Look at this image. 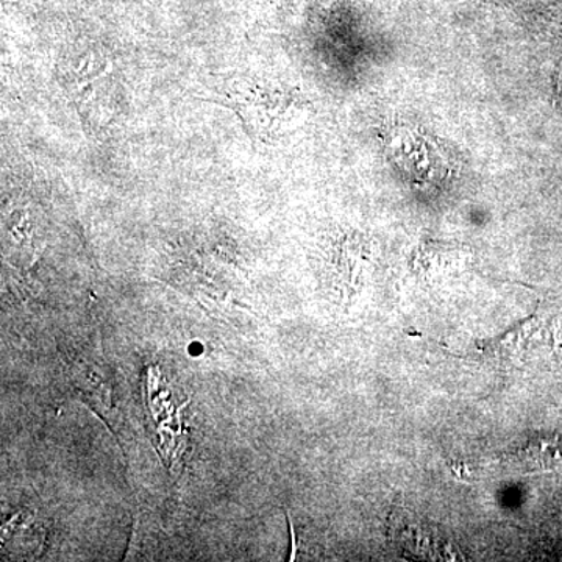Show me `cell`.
I'll list each match as a JSON object with an SVG mask.
<instances>
[{"label": "cell", "mask_w": 562, "mask_h": 562, "mask_svg": "<svg viewBox=\"0 0 562 562\" xmlns=\"http://www.w3.org/2000/svg\"><path fill=\"white\" fill-rule=\"evenodd\" d=\"M391 530L395 541L405 547L406 553L422 560H446L443 554H449V546L443 543L435 525L424 524L412 514L392 519Z\"/></svg>", "instance_id": "cell-1"}, {"label": "cell", "mask_w": 562, "mask_h": 562, "mask_svg": "<svg viewBox=\"0 0 562 562\" xmlns=\"http://www.w3.org/2000/svg\"><path fill=\"white\" fill-rule=\"evenodd\" d=\"M498 5L505 9L519 11V13H532V11H542L560 2V0H495Z\"/></svg>", "instance_id": "cell-2"}, {"label": "cell", "mask_w": 562, "mask_h": 562, "mask_svg": "<svg viewBox=\"0 0 562 562\" xmlns=\"http://www.w3.org/2000/svg\"><path fill=\"white\" fill-rule=\"evenodd\" d=\"M111 70H113V63H109V65H106V68L101 70V72L95 74V76H90L87 80L79 81V83H77V91L83 92V90H87V88L91 87V85L95 83V81H99L103 79V77L109 76Z\"/></svg>", "instance_id": "cell-3"}, {"label": "cell", "mask_w": 562, "mask_h": 562, "mask_svg": "<svg viewBox=\"0 0 562 562\" xmlns=\"http://www.w3.org/2000/svg\"><path fill=\"white\" fill-rule=\"evenodd\" d=\"M557 101L558 105H560V109L562 111V70L560 72V76H558L557 80Z\"/></svg>", "instance_id": "cell-4"}]
</instances>
